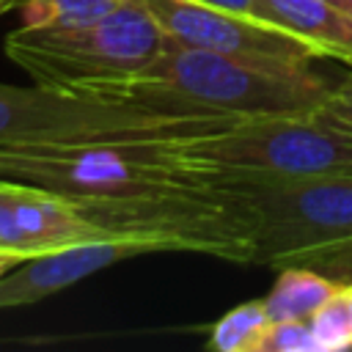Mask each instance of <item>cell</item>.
Masks as SVG:
<instances>
[{"instance_id": "7c38bea8", "label": "cell", "mask_w": 352, "mask_h": 352, "mask_svg": "<svg viewBox=\"0 0 352 352\" xmlns=\"http://www.w3.org/2000/svg\"><path fill=\"white\" fill-rule=\"evenodd\" d=\"M344 283L308 270V267H280L272 292L264 297V308L272 322H308L327 300H333Z\"/></svg>"}, {"instance_id": "ffe728a7", "label": "cell", "mask_w": 352, "mask_h": 352, "mask_svg": "<svg viewBox=\"0 0 352 352\" xmlns=\"http://www.w3.org/2000/svg\"><path fill=\"white\" fill-rule=\"evenodd\" d=\"M344 300H346V305H349V319H352V280L344 283Z\"/></svg>"}, {"instance_id": "7402d4cb", "label": "cell", "mask_w": 352, "mask_h": 352, "mask_svg": "<svg viewBox=\"0 0 352 352\" xmlns=\"http://www.w3.org/2000/svg\"><path fill=\"white\" fill-rule=\"evenodd\" d=\"M336 3H338V6H344V8L352 14V0H336Z\"/></svg>"}, {"instance_id": "8fae6325", "label": "cell", "mask_w": 352, "mask_h": 352, "mask_svg": "<svg viewBox=\"0 0 352 352\" xmlns=\"http://www.w3.org/2000/svg\"><path fill=\"white\" fill-rule=\"evenodd\" d=\"M264 19L305 41L316 55L352 66V14L336 0H261Z\"/></svg>"}, {"instance_id": "3957f363", "label": "cell", "mask_w": 352, "mask_h": 352, "mask_svg": "<svg viewBox=\"0 0 352 352\" xmlns=\"http://www.w3.org/2000/svg\"><path fill=\"white\" fill-rule=\"evenodd\" d=\"M165 30L143 0L118 11L55 28L19 25L6 36V55L38 85L107 94L146 72L165 50Z\"/></svg>"}, {"instance_id": "7a4b0ae2", "label": "cell", "mask_w": 352, "mask_h": 352, "mask_svg": "<svg viewBox=\"0 0 352 352\" xmlns=\"http://www.w3.org/2000/svg\"><path fill=\"white\" fill-rule=\"evenodd\" d=\"M72 204L110 239L140 242L151 250H192L236 264H253L258 250L256 206L212 176L116 198H74Z\"/></svg>"}, {"instance_id": "ba28073f", "label": "cell", "mask_w": 352, "mask_h": 352, "mask_svg": "<svg viewBox=\"0 0 352 352\" xmlns=\"http://www.w3.org/2000/svg\"><path fill=\"white\" fill-rule=\"evenodd\" d=\"M168 38L272 69H311L319 58L305 41L270 22L192 0H143Z\"/></svg>"}, {"instance_id": "9c48e42d", "label": "cell", "mask_w": 352, "mask_h": 352, "mask_svg": "<svg viewBox=\"0 0 352 352\" xmlns=\"http://www.w3.org/2000/svg\"><path fill=\"white\" fill-rule=\"evenodd\" d=\"M110 239L80 209L50 190L0 179V250L28 258L74 242Z\"/></svg>"}, {"instance_id": "6da1fadb", "label": "cell", "mask_w": 352, "mask_h": 352, "mask_svg": "<svg viewBox=\"0 0 352 352\" xmlns=\"http://www.w3.org/2000/svg\"><path fill=\"white\" fill-rule=\"evenodd\" d=\"M330 88L333 85L314 69H272L168 38L165 50L146 72L102 96L165 113L231 116L245 121L311 116Z\"/></svg>"}, {"instance_id": "8992f818", "label": "cell", "mask_w": 352, "mask_h": 352, "mask_svg": "<svg viewBox=\"0 0 352 352\" xmlns=\"http://www.w3.org/2000/svg\"><path fill=\"white\" fill-rule=\"evenodd\" d=\"M173 160L217 179H305L352 170V132L311 116L245 118L217 132L168 140Z\"/></svg>"}, {"instance_id": "52a82bcc", "label": "cell", "mask_w": 352, "mask_h": 352, "mask_svg": "<svg viewBox=\"0 0 352 352\" xmlns=\"http://www.w3.org/2000/svg\"><path fill=\"white\" fill-rule=\"evenodd\" d=\"M201 176L173 160L168 140L0 148V179L33 184L72 201L132 195Z\"/></svg>"}, {"instance_id": "277c9868", "label": "cell", "mask_w": 352, "mask_h": 352, "mask_svg": "<svg viewBox=\"0 0 352 352\" xmlns=\"http://www.w3.org/2000/svg\"><path fill=\"white\" fill-rule=\"evenodd\" d=\"M242 118L165 113L126 99L63 91L50 85L0 82V148L74 146L124 140H173L217 132Z\"/></svg>"}, {"instance_id": "d6986e66", "label": "cell", "mask_w": 352, "mask_h": 352, "mask_svg": "<svg viewBox=\"0 0 352 352\" xmlns=\"http://www.w3.org/2000/svg\"><path fill=\"white\" fill-rule=\"evenodd\" d=\"M16 261H19V256H11V253H3V250H0V278H3Z\"/></svg>"}, {"instance_id": "e0dca14e", "label": "cell", "mask_w": 352, "mask_h": 352, "mask_svg": "<svg viewBox=\"0 0 352 352\" xmlns=\"http://www.w3.org/2000/svg\"><path fill=\"white\" fill-rule=\"evenodd\" d=\"M314 113L352 132V72L330 88V94L324 96V102Z\"/></svg>"}, {"instance_id": "30bf717a", "label": "cell", "mask_w": 352, "mask_h": 352, "mask_svg": "<svg viewBox=\"0 0 352 352\" xmlns=\"http://www.w3.org/2000/svg\"><path fill=\"white\" fill-rule=\"evenodd\" d=\"M143 253H154V250L148 245L126 242V239H91L19 258L0 278V311L38 302L110 264Z\"/></svg>"}, {"instance_id": "2e32d148", "label": "cell", "mask_w": 352, "mask_h": 352, "mask_svg": "<svg viewBox=\"0 0 352 352\" xmlns=\"http://www.w3.org/2000/svg\"><path fill=\"white\" fill-rule=\"evenodd\" d=\"M258 352H319V344L308 322H272Z\"/></svg>"}, {"instance_id": "5b68a950", "label": "cell", "mask_w": 352, "mask_h": 352, "mask_svg": "<svg viewBox=\"0 0 352 352\" xmlns=\"http://www.w3.org/2000/svg\"><path fill=\"white\" fill-rule=\"evenodd\" d=\"M220 182L239 190L258 212L261 228L253 264L308 267L338 283L352 280V170Z\"/></svg>"}, {"instance_id": "5bb4252c", "label": "cell", "mask_w": 352, "mask_h": 352, "mask_svg": "<svg viewBox=\"0 0 352 352\" xmlns=\"http://www.w3.org/2000/svg\"><path fill=\"white\" fill-rule=\"evenodd\" d=\"M126 3L129 0H14V8H19L22 25L55 28V25H80L107 16Z\"/></svg>"}, {"instance_id": "ac0fdd59", "label": "cell", "mask_w": 352, "mask_h": 352, "mask_svg": "<svg viewBox=\"0 0 352 352\" xmlns=\"http://www.w3.org/2000/svg\"><path fill=\"white\" fill-rule=\"evenodd\" d=\"M201 6H212V8H223V11H234V14H245L253 19H264V3L261 0H192Z\"/></svg>"}, {"instance_id": "44dd1931", "label": "cell", "mask_w": 352, "mask_h": 352, "mask_svg": "<svg viewBox=\"0 0 352 352\" xmlns=\"http://www.w3.org/2000/svg\"><path fill=\"white\" fill-rule=\"evenodd\" d=\"M8 8H14V0H0V16H3Z\"/></svg>"}, {"instance_id": "4fadbf2b", "label": "cell", "mask_w": 352, "mask_h": 352, "mask_svg": "<svg viewBox=\"0 0 352 352\" xmlns=\"http://www.w3.org/2000/svg\"><path fill=\"white\" fill-rule=\"evenodd\" d=\"M270 324L272 319L264 308V300L242 302L212 327L209 346L214 352H258Z\"/></svg>"}, {"instance_id": "9a60e30c", "label": "cell", "mask_w": 352, "mask_h": 352, "mask_svg": "<svg viewBox=\"0 0 352 352\" xmlns=\"http://www.w3.org/2000/svg\"><path fill=\"white\" fill-rule=\"evenodd\" d=\"M314 338L319 344V352H346L352 349V319L349 305L344 300V289L327 300L311 319H308Z\"/></svg>"}]
</instances>
